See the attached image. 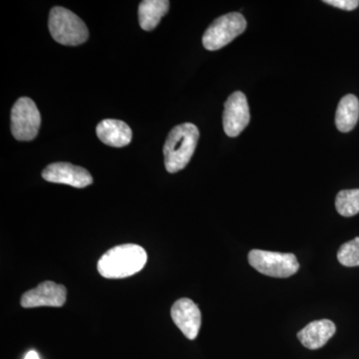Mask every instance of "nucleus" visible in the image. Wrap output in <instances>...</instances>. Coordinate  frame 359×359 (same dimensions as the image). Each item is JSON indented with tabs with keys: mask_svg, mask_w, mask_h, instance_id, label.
<instances>
[{
	"mask_svg": "<svg viewBox=\"0 0 359 359\" xmlns=\"http://www.w3.org/2000/svg\"><path fill=\"white\" fill-rule=\"evenodd\" d=\"M147 259V252L140 245H120L101 257L97 269L106 278H128L139 273L145 266Z\"/></svg>",
	"mask_w": 359,
	"mask_h": 359,
	"instance_id": "1",
	"label": "nucleus"
},
{
	"mask_svg": "<svg viewBox=\"0 0 359 359\" xmlns=\"http://www.w3.org/2000/svg\"><path fill=\"white\" fill-rule=\"evenodd\" d=\"M199 129L192 123L174 127L165 142V167L169 173H177L189 164L199 140Z\"/></svg>",
	"mask_w": 359,
	"mask_h": 359,
	"instance_id": "2",
	"label": "nucleus"
},
{
	"mask_svg": "<svg viewBox=\"0 0 359 359\" xmlns=\"http://www.w3.org/2000/svg\"><path fill=\"white\" fill-rule=\"evenodd\" d=\"M49 32L56 42L77 46L87 41L88 28L84 21L65 7L55 6L49 14Z\"/></svg>",
	"mask_w": 359,
	"mask_h": 359,
	"instance_id": "3",
	"label": "nucleus"
},
{
	"mask_svg": "<svg viewBox=\"0 0 359 359\" xmlns=\"http://www.w3.org/2000/svg\"><path fill=\"white\" fill-rule=\"evenodd\" d=\"M247 28V20L238 13L219 16L212 21L203 35V45L207 50L216 51L223 48Z\"/></svg>",
	"mask_w": 359,
	"mask_h": 359,
	"instance_id": "4",
	"label": "nucleus"
},
{
	"mask_svg": "<svg viewBox=\"0 0 359 359\" xmlns=\"http://www.w3.org/2000/svg\"><path fill=\"white\" fill-rule=\"evenodd\" d=\"M248 259L252 268L271 278H289L299 269V262L294 254L252 250Z\"/></svg>",
	"mask_w": 359,
	"mask_h": 359,
	"instance_id": "5",
	"label": "nucleus"
},
{
	"mask_svg": "<svg viewBox=\"0 0 359 359\" xmlns=\"http://www.w3.org/2000/svg\"><path fill=\"white\" fill-rule=\"evenodd\" d=\"M41 116L36 104L28 97L18 99L11 110V132L18 141H32L39 135Z\"/></svg>",
	"mask_w": 359,
	"mask_h": 359,
	"instance_id": "6",
	"label": "nucleus"
},
{
	"mask_svg": "<svg viewBox=\"0 0 359 359\" xmlns=\"http://www.w3.org/2000/svg\"><path fill=\"white\" fill-rule=\"evenodd\" d=\"M250 120L247 97L241 91L233 92L224 103L223 126L224 133L231 138L238 136Z\"/></svg>",
	"mask_w": 359,
	"mask_h": 359,
	"instance_id": "7",
	"label": "nucleus"
},
{
	"mask_svg": "<svg viewBox=\"0 0 359 359\" xmlns=\"http://www.w3.org/2000/svg\"><path fill=\"white\" fill-rule=\"evenodd\" d=\"M42 177L50 183L65 184L79 189L93 183V178L86 169L65 162L48 165L42 172Z\"/></svg>",
	"mask_w": 359,
	"mask_h": 359,
	"instance_id": "8",
	"label": "nucleus"
},
{
	"mask_svg": "<svg viewBox=\"0 0 359 359\" xmlns=\"http://www.w3.org/2000/svg\"><path fill=\"white\" fill-rule=\"evenodd\" d=\"M66 295H67V290L65 285L53 282H44L22 295L21 306L25 309L39 308V306L60 308L65 304Z\"/></svg>",
	"mask_w": 359,
	"mask_h": 359,
	"instance_id": "9",
	"label": "nucleus"
},
{
	"mask_svg": "<svg viewBox=\"0 0 359 359\" xmlns=\"http://www.w3.org/2000/svg\"><path fill=\"white\" fill-rule=\"evenodd\" d=\"M172 320L188 339L199 334L202 314L197 304L190 299H178L171 309Z\"/></svg>",
	"mask_w": 359,
	"mask_h": 359,
	"instance_id": "10",
	"label": "nucleus"
},
{
	"mask_svg": "<svg viewBox=\"0 0 359 359\" xmlns=\"http://www.w3.org/2000/svg\"><path fill=\"white\" fill-rule=\"evenodd\" d=\"M96 133L101 142L110 147L122 148L132 141V130L126 123L116 119H105L97 125Z\"/></svg>",
	"mask_w": 359,
	"mask_h": 359,
	"instance_id": "11",
	"label": "nucleus"
},
{
	"mask_svg": "<svg viewBox=\"0 0 359 359\" xmlns=\"http://www.w3.org/2000/svg\"><path fill=\"white\" fill-rule=\"evenodd\" d=\"M337 327L330 320H314L302 328L297 334L302 346L309 349H318L325 346L328 340L334 337Z\"/></svg>",
	"mask_w": 359,
	"mask_h": 359,
	"instance_id": "12",
	"label": "nucleus"
},
{
	"mask_svg": "<svg viewBox=\"0 0 359 359\" xmlns=\"http://www.w3.org/2000/svg\"><path fill=\"white\" fill-rule=\"evenodd\" d=\"M170 8L168 0H144L139 4V25L145 32H152Z\"/></svg>",
	"mask_w": 359,
	"mask_h": 359,
	"instance_id": "13",
	"label": "nucleus"
},
{
	"mask_svg": "<svg viewBox=\"0 0 359 359\" xmlns=\"http://www.w3.org/2000/svg\"><path fill=\"white\" fill-rule=\"evenodd\" d=\"M359 118L358 97L348 94L339 101L335 113V125L339 131L348 133L355 127Z\"/></svg>",
	"mask_w": 359,
	"mask_h": 359,
	"instance_id": "14",
	"label": "nucleus"
},
{
	"mask_svg": "<svg viewBox=\"0 0 359 359\" xmlns=\"http://www.w3.org/2000/svg\"><path fill=\"white\" fill-rule=\"evenodd\" d=\"M335 208L344 217H353L359 212V189L342 190L337 194Z\"/></svg>",
	"mask_w": 359,
	"mask_h": 359,
	"instance_id": "15",
	"label": "nucleus"
},
{
	"mask_svg": "<svg viewBox=\"0 0 359 359\" xmlns=\"http://www.w3.org/2000/svg\"><path fill=\"white\" fill-rule=\"evenodd\" d=\"M337 259L342 266L348 268L359 266V238L342 245L337 252Z\"/></svg>",
	"mask_w": 359,
	"mask_h": 359,
	"instance_id": "16",
	"label": "nucleus"
},
{
	"mask_svg": "<svg viewBox=\"0 0 359 359\" xmlns=\"http://www.w3.org/2000/svg\"><path fill=\"white\" fill-rule=\"evenodd\" d=\"M323 2L346 11H353L359 6L358 0H325Z\"/></svg>",
	"mask_w": 359,
	"mask_h": 359,
	"instance_id": "17",
	"label": "nucleus"
},
{
	"mask_svg": "<svg viewBox=\"0 0 359 359\" xmlns=\"http://www.w3.org/2000/svg\"><path fill=\"white\" fill-rule=\"evenodd\" d=\"M25 359H39V353L36 351H29L27 354H26Z\"/></svg>",
	"mask_w": 359,
	"mask_h": 359,
	"instance_id": "18",
	"label": "nucleus"
}]
</instances>
